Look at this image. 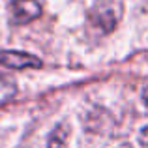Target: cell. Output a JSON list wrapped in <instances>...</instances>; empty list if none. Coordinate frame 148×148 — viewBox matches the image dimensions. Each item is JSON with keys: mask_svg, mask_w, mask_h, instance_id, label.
<instances>
[{"mask_svg": "<svg viewBox=\"0 0 148 148\" xmlns=\"http://www.w3.org/2000/svg\"><path fill=\"white\" fill-rule=\"evenodd\" d=\"M15 92H17L15 84L0 75V103H6L8 99H11L15 96Z\"/></svg>", "mask_w": 148, "mask_h": 148, "instance_id": "5b68a950", "label": "cell"}, {"mask_svg": "<svg viewBox=\"0 0 148 148\" xmlns=\"http://www.w3.org/2000/svg\"><path fill=\"white\" fill-rule=\"evenodd\" d=\"M0 66L11 69H28V68H41V60L34 54L21 53V51H0Z\"/></svg>", "mask_w": 148, "mask_h": 148, "instance_id": "3957f363", "label": "cell"}, {"mask_svg": "<svg viewBox=\"0 0 148 148\" xmlns=\"http://www.w3.org/2000/svg\"><path fill=\"white\" fill-rule=\"evenodd\" d=\"M10 11L15 25H26L41 15V6L38 0H11Z\"/></svg>", "mask_w": 148, "mask_h": 148, "instance_id": "7a4b0ae2", "label": "cell"}, {"mask_svg": "<svg viewBox=\"0 0 148 148\" xmlns=\"http://www.w3.org/2000/svg\"><path fill=\"white\" fill-rule=\"evenodd\" d=\"M122 17V2L120 0H96L88 11V19L94 28L99 32H112Z\"/></svg>", "mask_w": 148, "mask_h": 148, "instance_id": "6da1fadb", "label": "cell"}, {"mask_svg": "<svg viewBox=\"0 0 148 148\" xmlns=\"http://www.w3.org/2000/svg\"><path fill=\"white\" fill-rule=\"evenodd\" d=\"M66 139H68V131L64 126H58L56 130L51 133L47 148H66Z\"/></svg>", "mask_w": 148, "mask_h": 148, "instance_id": "277c9868", "label": "cell"}, {"mask_svg": "<svg viewBox=\"0 0 148 148\" xmlns=\"http://www.w3.org/2000/svg\"><path fill=\"white\" fill-rule=\"evenodd\" d=\"M143 99H145V103L148 105V86L145 88V90H143Z\"/></svg>", "mask_w": 148, "mask_h": 148, "instance_id": "52a82bcc", "label": "cell"}, {"mask_svg": "<svg viewBox=\"0 0 148 148\" xmlns=\"http://www.w3.org/2000/svg\"><path fill=\"white\" fill-rule=\"evenodd\" d=\"M139 141H141V145L148 146V126L141 130V135H139Z\"/></svg>", "mask_w": 148, "mask_h": 148, "instance_id": "8992f818", "label": "cell"}]
</instances>
